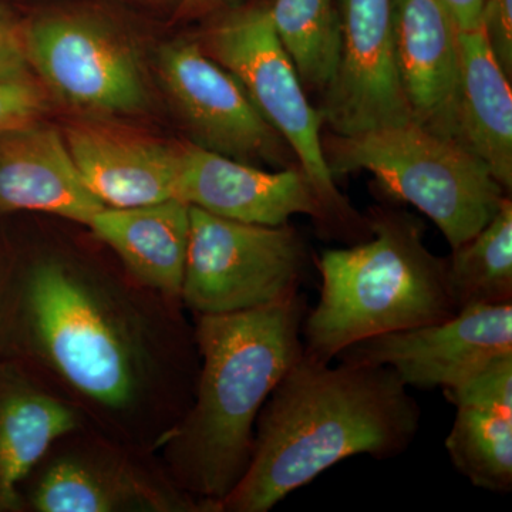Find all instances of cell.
Returning a JSON list of instances; mask_svg holds the SVG:
<instances>
[{
    "instance_id": "6da1fadb",
    "label": "cell",
    "mask_w": 512,
    "mask_h": 512,
    "mask_svg": "<svg viewBox=\"0 0 512 512\" xmlns=\"http://www.w3.org/2000/svg\"><path fill=\"white\" fill-rule=\"evenodd\" d=\"M420 419L389 367L332 366L303 352L262 407L247 471L220 511L268 512L346 458L399 456Z\"/></svg>"
},
{
    "instance_id": "7a4b0ae2",
    "label": "cell",
    "mask_w": 512,
    "mask_h": 512,
    "mask_svg": "<svg viewBox=\"0 0 512 512\" xmlns=\"http://www.w3.org/2000/svg\"><path fill=\"white\" fill-rule=\"evenodd\" d=\"M306 313L298 292L251 311L198 319L197 400L175 431L174 453L185 485L217 511L247 471L262 407L302 356Z\"/></svg>"
},
{
    "instance_id": "3957f363",
    "label": "cell",
    "mask_w": 512,
    "mask_h": 512,
    "mask_svg": "<svg viewBox=\"0 0 512 512\" xmlns=\"http://www.w3.org/2000/svg\"><path fill=\"white\" fill-rule=\"evenodd\" d=\"M369 231L367 241L319 256V302L303 322L306 355L332 363L362 340L443 322L458 312L446 261L424 245L419 220L380 208Z\"/></svg>"
},
{
    "instance_id": "277c9868",
    "label": "cell",
    "mask_w": 512,
    "mask_h": 512,
    "mask_svg": "<svg viewBox=\"0 0 512 512\" xmlns=\"http://www.w3.org/2000/svg\"><path fill=\"white\" fill-rule=\"evenodd\" d=\"M323 151L333 178L372 174L387 194L427 215L451 249L483 229L507 197L481 158L412 121L353 136L329 133Z\"/></svg>"
},
{
    "instance_id": "5b68a950",
    "label": "cell",
    "mask_w": 512,
    "mask_h": 512,
    "mask_svg": "<svg viewBox=\"0 0 512 512\" xmlns=\"http://www.w3.org/2000/svg\"><path fill=\"white\" fill-rule=\"evenodd\" d=\"M204 52L244 87L265 120L284 137L311 181L326 222L352 221L323 151V121L308 99L291 56L272 22L269 3L232 10L205 35Z\"/></svg>"
},
{
    "instance_id": "8992f818",
    "label": "cell",
    "mask_w": 512,
    "mask_h": 512,
    "mask_svg": "<svg viewBox=\"0 0 512 512\" xmlns=\"http://www.w3.org/2000/svg\"><path fill=\"white\" fill-rule=\"evenodd\" d=\"M190 245L180 296L198 315L251 311L301 292L308 268L289 224H247L190 205Z\"/></svg>"
},
{
    "instance_id": "52a82bcc",
    "label": "cell",
    "mask_w": 512,
    "mask_h": 512,
    "mask_svg": "<svg viewBox=\"0 0 512 512\" xmlns=\"http://www.w3.org/2000/svg\"><path fill=\"white\" fill-rule=\"evenodd\" d=\"M30 322L52 365L103 406L124 407L134 393L126 345L89 291L63 266L42 264L28 284Z\"/></svg>"
},
{
    "instance_id": "ba28073f",
    "label": "cell",
    "mask_w": 512,
    "mask_h": 512,
    "mask_svg": "<svg viewBox=\"0 0 512 512\" xmlns=\"http://www.w3.org/2000/svg\"><path fill=\"white\" fill-rule=\"evenodd\" d=\"M158 63L165 89L195 146L256 167H299L292 148L259 113L244 87L201 45L168 43Z\"/></svg>"
},
{
    "instance_id": "9c48e42d",
    "label": "cell",
    "mask_w": 512,
    "mask_h": 512,
    "mask_svg": "<svg viewBox=\"0 0 512 512\" xmlns=\"http://www.w3.org/2000/svg\"><path fill=\"white\" fill-rule=\"evenodd\" d=\"M25 43L30 66L64 103L103 114L146 106V83L133 50L96 19L43 16L26 30Z\"/></svg>"
},
{
    "instance_id": "30bf717a",
    "label": "cell",
    "mask_w": 512,
    "mask_h": 512,
    "mask_svg": "<svg viewBox=\"0 0 512 512\" xmlns=\"http://www.w3.org/2000/svg\"><path fill=\"white\" fill-rule=\"evenodd\" d=\"M338 15V63L318 107L323 126L353 136L412 121L397 73L393 0H339Z\"/></svg>"
},
{
    "instance_id": "8fae6325",
    "label": "cell",
    "mask_w": 512,
    "mask_h": 512,
    "mask_svg": "<svg viewBox=\"0 0 512 512\" xmlns=\"http://www.w3.org/2000/svg\"><path fill=\"white\" fill-rule=\"evenodd\" d=\"M512 350V303L471 305L443 322L362 340L340 362L384 366L412 389H454L484 363Z\"/></svg>"
},
{
    "instance_id": "7c38bea8",
    "label": "cell",
    "mask_w": 512,
    "mask_h": 512,
    "mask_svg": "<svg viewBox=\"0 0 512 512\" xmlns=\"http://www.w3.org/2000/svg\"><path fill=\"white\" fill-rule=\"evenodd\" d=\"M175 198L247 224L279 227L295 215L326 222L318 194L301 168L266 171L195 144L181 148Z\"/></svg>"
},
{
    "instance_id": "4fadbf2b",
    "label": "cell",
    "mask_w": 512,
    "mask_h": 512,
    "mask_svg": "<svg viewBox=\"0 0 512 512\" xmlns=\"http://www.w3.org/2000/svg\"><path fill=\"white\" fill-rule=\"evenodd\" d=\"M393 28L397 73L412 123L460 143L456 19L440 0H393Z\"/></svg>"
},
{
    "instance_id": "5bb4252c",
    "label": "cell",
    "mask_w": 512,
    "mask_h": 512,
    "mask_svg": "<svg viewBox=\"0 0 512 512\" xmlns=\"http://www.w3.org/2000/svg\"><path fill=\"white\" fill-rule=\"evenodd\" d=\"M103 208L55 128L33 123L0 136V212H46L89 227Z\"/></svg>"
},
{
    "instance_id": "9a60e30c",
    "label": "cell",
    "mask_w": 512,
    "mask_h": 512,
    "mask_svg": "<svg viewBox=\"0 0 512 512\" xmlns=\"http://www.w3.org/2000/svg\"><path fill=\"white\" fill-rule=\"evenodd\" d=\"M64 140L84 183L104 207L175 198L181 148L86 124L70 127Z\"/></svg>"
},
{
    "instance_id": "2e32d148",
    "label": "cell",
    "mask_w": 512,
    "mask_h": 512,
    "mask_svg": "<svg viewBox=\"0 0 512 512\" xmlns=\"http://www.w3.org/2000/svg\"><path fill=\"white\" fill-rule=\"evenodd\" d=\"M89 227L138 281L167 295H180L190 245L187 202L170 198L141 207H106Z\"/></svg>"
},
{
    "instance_id": "e0dca14e",
    "label": "cell",
    "mask_w": 512,
    "mask_h": 512,
    "mask_svg": "<svg viewBox=\"0 0 512 512\" xmlns=\"http://www.w3.org/2000/svg\"><path fill=\"white\" fill-rule=\"evenodd\" d=\"M460 143L484 161L505 191L512 188L511 79L495 59L483 26L460 29Z\"/></svg>"
},
{
    "instance_id": "ac0fdd59",
    "label": "cell",
    "mask_w": 512,
    "mask_h": 512,
    "mask_svg": "<svg viewBox=\"0 0 512 512\" xmlns=\"http://www.w3.org/2000/svg\"><path fill=\"white\" fill-rule=\"evenodd\" d=\"M69 407L46 394L19 392L0 404V504L18 503V485L49 447L76 429Z\"/></svg>"
},
{
    "instance_id": "d6986e66",
    "label": "cell",
    "mask_w": 512,
    "mask_h": 512,
    "mask_svg": "<svg viewBox=\"0 0 512 512\" xmlns=\"http://www.w3.org/2000/svg\"><path fill=\"white\" fill-rule=\"evenodd\" d=\"M447 281L458 311L471 305L512 303V201L500 208L473 238L451 249Z\"/></svg>"
},
{
    "instance_id": "ffe728a7",
    "label": "cell",
    "mask_w": 512,
    "mask_h": 512,
    "mask_svg": "<svg viewBox=\"0 0 512 512\" xmlns=\"http://www.w3.org/2000/svg\"><path fill=\"white\" fill-rule=\"evenodd\" d=\"M269 9L276 33L291 56L306 93L322 96L338 63L336 0H274Z\"/></svg>"
},
{
    "instance_id": "44dd1931",
    "label": "cell",
    "mask_w": 512,
    "mask_h": 512,
    "mask_svg": "<svg viewBox=\"0 0 512 512\" xmlns=\"http://www.w3.org/2000/svg\"><path fill=\"white\" fill-rule=\"evenodd\" d=\"M456 409V419L446 439L454 468L474 487L510 493L512 412L478 406Z\"/></svg>"
},
{
    "instance_id": "7402d4cb",
    "label": "cell",
    "mask_w": 512,
    "mask_h": 512,
    "mask_svg": "<svg viewBox=\"0 0 512 512\" xmlns=\"http://www.w3.org/2000/svg\"><path fill=\"white\" fill-rule=\"evenodd\" d=\"M33 505L40 512H109L119 505V495L82 463L62 460L43 476Z\"/></svg>"
},
{
    "instance_id": "603a6c76",
    "label": "cell",
    "mask_w": 512,
    "mask_h": 512,
    "mask_svg": "<svg viewBox=\"0 0 512 512\" xmlns=\"http://www.w3.org/2000/svg\"><path fill=\"white\" fill-rule=\"evenodd\" d=\"M444 394L454 406L490 407L512 412V350L494 356L463 383Z\"/></svg>"
},
{
    "instance_id": "cb8c5ba5",
    "label": "cell",
    "mask_w": 512,
    "mask_h": 512,
    "mask_svg": "<svg viewBox=\"0 0 512 512\" xmlns=\"http://www.w3.org/2000/svg\"><path fill=\"white\" fill-rule=\"evenodd\" d=\"M45 107L42 90L26 77L0 82V136L36 123Z\"/></svg>"
},
{
    "instance_id": "d4e9b609",
    "label": "cell",
    "mask_w": 512,
    "mask_h": 512,
    "mask_svg": "<svg viewBox=\"0 0 512 512\" xmlns=\"http://www.w3.org/2000/svg\"><path fill=\"white\" fill-rule=\"evenodd\" d=\"M485 36L508 79L512 76V0H484Z\"/></svg>"
},
{
    "instance_id": "484cf974",
    "label": "cell",
    "mask_w": 512,
    "mask_h": 512,
    "mask_svg": "<svg viewBox=\"0 0 512 512\" xmlns=\"http://www.w3.org/2000/svg\"><path fill=\"white\" fill-rule=\"evenodd\" d=\"M29 66L25 32L0 9V82L25 79Z\"/></svg>"
},
{
    "instance_id": "4316f807",
    "label": "cell",
    "mask_w": 512,
    "mask_h": 512,
    "mask_svg": "<svg viewBox=\"0 0 512 512\" xmlns=\"http://www.w3.org/2000/svg\"><path fill=\"white\" fill-rule=\"evenodd\" d=\"M453 18L458 28L463 30L481 28L484 0H440Z\"/></svg>"
},
{
    "instance_id": "83f0119b",
    "label": "cell",
    "mask_w": 512,
    "mask_h": 512,
    "mask_svg": "<svg viewBox=\"0 0 512 512\" xmlns=\"http://www.w3.org/2000/svg\"><path fill=\"white\" fill-rule=\"evenodd\" d=\"M225 2L228 0H187L192 9H210Z\"/></svg>"
}]
</instances>
